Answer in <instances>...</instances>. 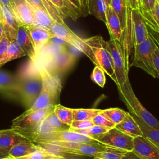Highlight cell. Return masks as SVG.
I'll list each match as a JSON object with an SVG mask.
<instances>
[{
	"label": "cell",
	"mask_w": 159,
	"mask_h": 159,
	"mask_svg": "<svg viewBox=\"0 0 159 159\" xmlns=\"http://www.w3.org/2000/svg\"><path fill=\"white\" fill-rule=\"evenodd\" d=\"M149 35L140 9L130 11V42L132 48L143 42Z\"/></svg>",
	"instance_id": "cell-10"
},
{
	"label": "cell",
	"mask_w": 159,
	"mask_h": 159,
	"mask_svg": "<svg viewBox=\"0 0 159 159\" xmlns=\"http://www.w3.org/2000/svg\"><path fill=\"white\" fill-rule=\"evenodd\" d=\"M51 159H76L75 158H61V157H57V158H51Z\"/></svg>",
	"instance_id": "cell-52"
},
{
	"label": "cell",
	"mask_w": 159,
	"mask_h": 159,
	"mask_svg": "<svg viewBox=\"0 0 159 159\" xmlns=\"http://www.w3.org/2000/svg\"><path fill=\"white\" fill-rule=\"evenodd\" d=\"M141 12L147 28L159 32V1L157 0L152 10Z\"/></svg>",
	"instance_id": "cell-29"
},
{
	"label": "cell",
	"mask_w": 159,
	"mask_h": 159,
	"mask_svg": "<svg viewBox=\"0 0 159 159\" xmlns=\"http://www.w3.org/2000/svg\"><path fill=\"white\" fill-rule=\"evenodd\" d=\"M103 113L116 125L120 122L126 115V112L119 108H109L103 110Z\"/></svg>",
	"instance_id": "cell-33"
},
{
	"label": "cell",
	"mask_w": 159,
	"mask_h": 159,
	"mask_svg": "<svg viewBox=\"0 0 159 159\" xmlns=\"http://www.w3.org/2000/svg\"><path fill=\"white\" fill-rule=\"evenodd\" d=\"M4 34V28H3V25L1 24V22H0V39L2 37V35Z\"/></svg>",
	"instance_id": "cell-50"
},
{
	"label": "cell",
	"mask_w": 159,
	"mask_h": 159,
	"mask_svg": "<svg viewBox=\"0 0 159 159\" xmlns=\"http://www.w3.org/2000/svg\"><path fill=\"white\" fill-rule=\"evenodd\" d=\"M92 120H73L70 125L69 129H85L94 125Z\"/></svg>",
	"instance_id": "cell-39"
},
{
	"label": "cell",
	"mask_w": 159,
	"mask_h": 159,
	"mask_svg": "<svg viewBox=\"0 0 159 159\" xmlns=\"http://www.w3.org/2000/svg\"><path fill=\"white\" fill-rule=\"evenodd\" d=\"M109 50L111 53L114 73L117 78V87H121L129 80L128 73L130 66L128 64L125 52L122 44L117 40L110 39L107 41Z\"/></svg>",
	"instance_id": "cell-7"
},
{
	"label": "cell",
	"mask_w": 159,
	"mask_h": 159,
	"mask_svg": "<svg viewBox=\"0 0 159 159\" xmlns=\"http://www.w3.org/2000/svg\"><path fill=\"white\" fill-rule=\"evenodd\" d=\"M106 4V6H109L111 5V0H104Z\"/></svg>",
	"instance_id": "cell-51"
},
{
	"label": "cell",
	"mask_w": 159,
	"mask_h": 159,
	"mask_svg": "<svg viewBox=\"0 0 159 159\" xmlns=\"http://www.w3.org/2000/svg\"><path fill=\"white\" fill-rule=\"evenodd\" d=\"M50 31L54 37L61 39L72 45L86 55L96 66H99L93 52L91 47L86 42L85 39H83L76 34L67 26L63 20L54 22L50 29Z\"/></svg>",
	"instance_id": "cell-3"
},
{
	"label": "cell",
	"mask_w": 159,
	"mask_h": 159,
	"mask_svg": "<svg viewBox=\"0 0 159 159\" xmlns=\"http://www.w3.org/2000/svg\"><path fill=\"white\" fill-rule=\"evenodd\" d=\"M58 157L47 152L42 148L41 150L32 152L29 155L15 158V159H51L53 158H57Z\"/></svg>",
	"instance_id": "cell-36"
},
{
	"label": "cell",
	"mask_w": 159,
	"mask_h": 159,
	"mask_svg": "<svg viewBox=\"0 0 159 159\" xmlns=\"http://www.w3.org/2000/svg\"><path fill=\"white\" fill-rule=\"evenodd\" d=\"M54 106L38 109L28 114H22L12 120V129H29L39 125L53 111Z\"/></svg>",
	"instance_id": "cell-9"
},
{
	"label": "cell",
	"mask_w": 159,
	"mask_h": 159,
	"mask_svg": "<svg viewBox=\"0 0 159 159\" xmlns=\"http://www.w3.org/2000/svg\"><path fill=\"white\" fill-rule=\"evenodd\" d=\"M158 1H159V0H158Z\"/></svg>",
	"instance_id": "cell-56"
},
{
	"label": "cell",
	"mask_w": 159,
	"mask_h": 159,
	"mask_svg": "<svg viewBox=\"0 0 159 159\" xmlns=\"http://www.w3.org/2000/svg\"><path fill=\"white\" fill-rule=\"evenodd\" d=\"M0 22L3 25L4 31L9 40L15 39L18 27L20 26L12 9L0 2Z\"/></svg>",
	"instance_id": "cell-12"
},
{
	"label": "cell",
	"mask_w": 159,
	"mask_h": 159,
	"mask_svg": "<svg viewBox=\"0 0 159 159\" xmlns=\"http://www.w3.org/2000/svg\"><path fill=\"white\" fill-rule=\"evenodd\" d=\"M0 2H1L2 4L9 6V7L11 9V4L10 0H0Z\"/></svg>",
	"instance_id": "cell-49"
},
{
	"label": "cell",
	"mask_w": 159,
	"mask_h": 159,
	"mask_svg": "<svg viewBox=\"0 0 159 159\" xmlns=\"http://www.w3.org/2000/svg\"><path fill=\"white\" fill-rule=\"evenodd\" d=\"M29 140L17 134L12 129L0 130V148L9 150L12 147L22 142Z\"/></svg>",
	"instance_id": "cell-21"
},
{
	"label": "cell",
	"mask_w": 159,
	"mask_h": 159,
	"mask_svg": "<svg viewBox=\"0 0 159 159\" xmlns=\"http://www.w3.org/2000/svg\"><path fill=\"white\" fill-rule=\"evenodd\" d=\"M106 146L100 143H78L76 148L73 150L74 154L76 155H86L94 157L98 153L102 152Z\"/></svg>",
	"instance_id": "cell-25"
},
{
	"label": "cell",
	"mask_w": 159,
	"mask_h": 159,
	"mask_svg": "<svg viewBox=\"0 0 159 159\" xmlns=\"http://www.w3.org/2000/svg\"><path fill=\"white\" fill-rule=\"evenodd\" d=\"M129 151L107 147L101 152L98 153L94 159H122L123 156Z\"/></svg>",
	"instance_id": "cell-31"
},
{
	"label": "cell",
	"mask_w": 159,
	"mask_h": 159,
	"mask_svg": "<svg viewBox=\"0 0 159 159\" xmlns=\"http://www.w3.org/2000/svg\"><path fill=\"white\" fill-rule=\"evenodd\" d=\"M39 71L42 80L40 93L32 107L22 113L24 114L57 104L62 89L60 79L45 67H40Z\"/></svg>",
	"instance_id": "cell-1"
},
{
	"label": "cell",
	"mask_w": 159,
	"mask_h": 159,
	"mask_svg": "<svg viewBox=\"0 0 159 159\" xmlns=\"http://www.w3.org/2000/svg\"><path fill=\"white\" fill-rule=\"evenodd\" d=\"M11 9L20 25L29 27L35 25V21L26 0H10Z\"/></svg>",
	"instance_id": "cell-13"
},
{
	"label": "cell",
	"mask_w": 159,
	"mask_h": 159,
	"mask_svg": "<svg viewBox=\"0 0 159 159\" xmlns=\"http://www.w3.org/2000/svg\"><path fill=\"white\" fill-rule=\"evenodd\" d=\"M86 42L91 47L95 58L100 66L110 78L117 84L115 75L112 58L109 50L107 42L101 36H94L85 39Z\"/></svg>",
	"instance_id": "cell-6"
},
{
	"label": "cell",
	"mask_w": 159,
	"mask_h": 159,
	"mask_svg": "<svg viewBox=\"0 0 159 159\" xmlns=\"http://www.w3.org/2000/svg\"><path fill=\"white\" fill-rule=\"evenodd\" d=\"M71 4L76 12L80 17L84 14V8L82 3V0H67Z\"/></svg>",
	"instance_id": "cell-41"
},
{
	"label": "cell",
	"mask_w": 159,
	"mask_h": 159,
	"mask_svg": "<svg viewBox=\"0 0 159 159\" xmlns=\"http://www.w3.org/2000/svg\"><path fill=\"white\" fill-rule=\"evenodd\" d=\"M153 62L157 74V78H159V46L158 45L153 54Z\"/></svg>",
	"instance_id": "cell-43"
},
{
	"label": "cell",
	"mask_w": 159,
	"mask_h": 159,
	"mask_svg": "<svg viewBox=\"0 0 159 159\" xmlns=\"http://www.w3.org/2000/svg\"><path fill=\"white\" fill-rule=\"evenodd\" d=\"M116 129L133 138L143 136L141 130L130 112H126L124 119L116 125Z\"/></svg>",
	"instance_id": "cell-20"
},
{
	"label": "cell",
	"mask_w": 159,
	"mask_h": 159,
	"mask_svg": "<svg viewBox=\"0 0 159 159\" xmlns=\"http://www.w3.org/2000/svg\"><path fill=\"white\" fill-rule=\"evenodd\" d=\"M25 28L38 55L39 54L41 49L52 38L54 37L50 30L39 26L34 25Z\"/></svg>",
	"instance_id": "cell-15"
},
{
	"label": "cell",
	"mask_w": 159,
	"mask_h": 159,
	"mask_svg": "<svg viewBox=\"0 0 159 159\" xmlns=\"http://www.w3.org/2000/svg\"><path fill=\"white\" fill-rule=\"evenodd\" d=\"M45 120L49 125L56 131L68 130L70 128L69 125L64 124L60 120L53 111L48 115Z\"/></svg>",
	"instance_id": "cell-34"
},
{
	"label": "cell",
	"mask_w": 159,
	"mask_h": 159,
	"mask_svg": "<svg viewBox=\"0 0 159 159\" xmlns=\"http://www.w3.org/2000/svg\"><path fill=\"white\" fill-rule=\"evenodd\" d=\"M27 2H32V3H34V4H35L43 8H45V7L43 6V4H42V0H26Z\"/></svg>",
	"instance_id": "cell-48"
},
{
	"label": "cell",
	"mask_w": 159,
	"mask_h": 159,
	"mask_svg": "<svg viewBox=\"0 0 159 159\" xmlns=\"http://www.w3.org/2000/svg\"><path fill=\"white\" fill-rule=\"evenodd\" d=\"M58 11L62 19L67 17L76 20L80 16L67 0H48Z\"/></svg>",
	"instance_id": "cell-27"
},
{
	"label": "cell",
	"mask_w": 159,
	"mask_h": 159,
	"mask_svg": "<svg viewBox=\"0 0 159 159\" xmlns=\"http://www.w3.org/2000/svg\"><path fill=\"white\" fill-rule=\"evenodd\" d=\"M85 2H86V0H82V3H83V8H84H84H85Z\"/></svg>",
	"instance_id": "cell-53"
},
{
	"label": "cell",
	"mask_w": 159,
	"mask_h": 159,
	"mask_svg": "<svg viewBox=\"0 0 159 159\" xmlns=\"http://www.w3.org/2000/svg\"><path fill=\"white\" fill-rule=\"evenodd\" d=\"M0 93L10 98H18L17 77L0 71Z\"/></svg>",
	"instance_id": "cell-19"
},
{
	"label": "cell",
	"mask_w": 159,
	"mask_h": 159,
	"mask_svg": "<svg viewBox=\"0 0 159 159\" xmlns=\"http://www.w3.org/2000/svg\"><path fill=\"white\" fill-rule=\"evenodd\" d=\"M122 159H142L132 151L127 152L122 158Z\"/></svg>",
	"instance_id": "cell-46"
},
{
	"label": "cell",
	"mask_w": 159,
	"mask_h": 159,
	"mask_svg": "<svg viewBox=\"0 0 159 159\" xmlns=\"http://www.w3.org/2000/svg\"><path fill=\"white\" fill-rule=\"evenodd\" d=\"M103 110L98 109H73V120H89Z\"/></svg>",
	"instance_id": "cell-30"
},
{
	"label": "cell",
	"mask_w": 159,
	"mask_h": 159,
	"mask_svg": "<svg viewBox=\"0 0 159 159\" xmlns=\"http://www.w3.org/2000/svg\"><path fill=\"white\" fill-rule=\"evenodd\" d=\"M9 156V150L0 148V159H4Z\"/></svg>",
	"instance_id": "cell-47"
},
{
	"label": "cell",
	"mask_w": 159,
	"mask_h": 159,
	"mask_svg": "<svg viewBox=\"0 0 159 159\" xmlns=\"http://www.w3.org/2000/svg\"><path fill=\"white\" fill-rule=\"evenodd\" d=\"M99 143L110 147L132 151L134 147V138L125 134L116 127L107 132L93 137Z\"/></svg>",
	"instance_id": "cell-8"
},
{
	"label": "cell",
	"mask_w": 159,
	"mask_h": 159,
	"mask_svg": "<svg viewBox=\"0 0 159 159\" xmlns=\"http://www.w3.org/2000/svg\"><path fill=\"white\" fill-rule=\"evenodd\" d=\"M14 40L23 50L25 55H27L32 61H35L38 54L34 48L26 28L24 26L20 25L18 27Z\"/></svg>",
	"instance_id": "cell-16"
},
{
	"label": "cell",
	"mask_w": 159,
	"mask_h": 159,
	"mask_svg": "<svg viewBox=\"0 0 159 159\" xmlns=\"http://www.w3.org/2000/svg\"><path fill=\"white\" fill-rule=\"evenodd\" d=\"M70 130L78 132L80 134L93 138V137L96 135L107 132L109 129L101 126L94 125L92 127L88 129H70Z\"/></svg>",
	"instance_id": "cell-35"
},
{
	"label": "cell",
	"mask_w": 159,
	"mask_h": 159,
	"mask_svg": "<svg viewBox=\"0 0 159 159\" xmlns=\"http://www.w3.org/2000/svg\"><path fill=\"white\" fill-rule=\"evenodd\" d=\"M106 8L104 0H86L84 14H91L106 24Z\"/></svg>",
	"instance_id": "cell-22"
},
{
	"label": "cell",
	"mask_w": 159,
	"mask_h": 159,
	"mask_svg": "<svg viewBox=\"0 0 159 159\" xmlns=\"http://www.w3.org/2000/svg\"><path fill=\"white\" fill-rule=\"evenodd\" d=\"M42 148L36 143L30 141H24L12 147L9 150V155L14 158H17L29 155L35 151L41 150Z\"/></svg>",
	"instance_id": "cell-24"
},
{
	"label": "cell",
	"mask_w": 159,
	"mask_h": 159,
	"mask_svg": "<svg viewBox=\"0 0 159 159\" xmlns=\"http://www.w3.org/2000/svg\"><path fill=\"white\" fill-rule=\"evenodd\" d=\"M148 29V32L149 34V35L152 37V38L153 39V40L155 41V42L156 43V44L159 46V32H155L148 28H147Z\"/></svg>",
	"instance_id": "cell-45"
},
{
	"label": "cell",
	"mask_w": 159,
	"mask_h": 159,
	"mask_svg": "<svg viewBox=\"0 0 159 159\" xmlns=\"http://www.w3.org/2000/svg\"><path fill=\"white\" fill-rule=\"evenodd\" d=\"M132 152L142 159H159V149L143 136L134 138Z\"/></svg>",
	"instance_id": "cell-14"
},
{
	"label": "cell",
	"mask_w": 159,
	"mask_h": 159,
	"mask_svg": "<svg viewBox=\"0 0 159 159\" xmlns=\"http://www.w3.org/2000/svg\"><path fill=\"white\" fill-rule=\"evenodd\" d=\"M41 75L37 72L17 77V96L23 104L29 109L38 98L42 89Z\"/></svg>",
	"instance_id": "cell-4"
},
{
	"label": "cell",
	"mask_w": 159,
	"mask_h": 159,
	"mask_svg": "<svg viewBox=\"0 0 159 159\" xmlns=\"http://www.w3.org/2000/svg\"><path fill=\"white\" fill-rule=\"evenodd\" d=\"M157 45L149 35L142 42L135 45L134 58L130 66L139 68L153 78H157V74L153 62V54Z\"/></svg>",
	"instance_id": "cell-5"
},
{
	"label": "cell",
	"mask_w": 159,
	"mask_h": 159,
	"mask_svg": "<svg viewBox=\"0 0 159 159\" xmlns=\"http://www.w3.org/2000/svg\"><path fill=\"white\" fill-rule=\"evenodd\" d=\"M94 125L101 126L103 127L107 128L109 129H112L116 127V124L112 122L104 113L103 111L96 115L93 119Z\"/></svg>",
	"instance_id": "cell-37"
},
{
	"label": "cell",
	"mask_w": 159,
	"mask_h": 159,
	"mask_svg": "<svg viewBox=\"0 0 159 159\" xmlns=\"http://www.w3.org/2000/svg\"><path fill=\"white\" fill-rule=\"evenodd\" d=\"M4 159H9V157H7V158H4Z\"/></svg>",
	"instance_id": "cell-55"
},
{
	"label": "cell",
	"mask_w": 159,
	"mask_h": 159,
	"mask_svg": "<svg viewBox=\"0 0 159 159\" xmlns=\"http://www.w3.org/2000/svg\"><path fill=\"white\" fill-rule=\"evenodd\" d=\"M9 43V40L4 33L2 37L0 39V59L2 58V57L6 52Z\"/></svg>",
	"instance_id": "cell-42"
},
{
	"label": "cell",
	"mask_w": 159,
	"mask_h": 159,
	"mask_svg": "<svg viewBox=\"0 0 159 159\" xmlns=\"http://www.w3.org/2000/svg\"><path fill=\"white\" fill-rule=\"evenodd\" d=\"M27 4L32 14L35 26H39L50 30L55 21L47 11L35 4L29 2H27Z\"/></svg>",
	"instance_id": "cell-18"
},
{
	"label": "cell",
	"mask_w": 159,
	"mask_h": 159,
	"mask_svg": "<svg viewBox=\"0 0 159 159\" xmlns=\"http://www.w3.org/2000/svg\"><path fill=\"white\" fill-rule=\"evenodd\" d=\"M119 96L130 113L141 119L147 125L159 129V120L150 113L140 103L134 94L129 80L118 88Z\"/></svg>",
	"instance_id": "cell-2"
},
{
	"label": "cell",
	"mask_w": 159,
	"mask_h": 159,
	"mask_svg": "<svg viewBox=\"0 0 159 159\" xmlns=\"http://www.w3.org/2000/svg\"><path fill=\"white\" fill-rule=\"evenodd\" d=\"M9 159H15V158H14V157H11V155H9Z\"/></svg>",
	"instance_id": "cell-54"
},
{
	"label": "cell",
	"mask_w": 159,
	"mask_h": 159,
	"mask_svg": "<svg viewBox=\"0 0 159 159\" xmlns=\"http://www.w3.org/2000/svg\"><path fill=\"white\" fill-rule=\"evenodd\" d=\"M51 66L53 70L58 72H63L66 70L71 64V57L66 52L61 51L55 54L52 58Z\"/></svg>",
	"instance_id": "cell-26"
},
{
	"label": "cell",
	"mask_w": 159,
	"mask_h": 159,
	"mask_svg": "<svg viewBox=\"0 0 159 159\" xmlns=\"http://www.w3.org/2000/svg\"><path fill=\"white\" fill-rule=\"evenodd\" d=\"M104 73V71L100 66H96L91 75V80L101 88H104L106 83Z\"/></svg>",
	"instance_id": "cell-38"
},
{
	"label": "cell",
	"mask_w": 159,
	"mask_h": 159,
	"mask_svg": "<svg viewBox=\"0 0 159 159\" xmlns=\"http://www.w3.org/2000/svg\"><path fill=\"white\" fill-rule=\"evenodd\" d=\"M106 25L110 34V39L120 42L122 30L120 22L111 5L106 6Z\"/></svg>",
	"instance_id": "cell-17"
},
{
	"label": "cell",
	"mask_w": 159,
	"mask_h": 159,
	"mask_svg": "<svg viewBox=\"0 0 159 159\" xmlns=\"http://www.w3.org/2000/svg\"><path fill=\"white\" fill-rule=\"evenodd\" d=\"M131 115L139 125L142 133L143 137L152 142L159 149V129H155L147 125L141 119L135 115L133 114H131Z\"/></svg>",
	"instance_id": "cell-23"
},
{
	"label": "cell",
	"mask_w": 159,
	"mask_h": 159,
	"mask_svg": "<svg viewBox=\"0 0 159 159\" xmlns=\"http://www.w3.org/2000/svg\"><path fill=\"white\" fill-rule=\"evenodd\" d=\"M26 55L23 50L17 43L15 40L9 41L7 48L0 59V66L9 62L11 60L21 58Z\"/></svg>",
	"instance_id": "cell-28"
},
{
	"label": "cell",
	"mask_w": 159,
	"mask_h": 159,
	"mask_svg": "<svg viewBox=\"0 0 159 159\" xmlns=\"http://www.w3.org/2000/svg\"><path fill=\"white\" fill-rule=\"evenodd\" d=\"M48 141H63L78 143H99L96 140L86 135L80 134L71 130L56 131L48 134L40 138L36 139L32 141L34 143L48 142Z\"/></svg>",
	"instance_id": "cell-11"
},
{
	"label": "cell",
	"mask_w": 159,
	"mask_h": 159,
	"mask_svg": "<svg viewBox=\"0 0 159 159\" xmlns=\"http://www.w3.org/2000/svg\"><path fill=\"white\" fill-rule=\"evenodd\" d=\"M129 10L140 9V0H125Z\"/></svg>",
	"instance_id": "cell-44"
},
{
	"label": "cell",
	"mask_w": 159,
	"mask_h": 159,
	"mask_svg": "<svg viewBox=\"0 0 159 159\" xmlns=\"http://www.w3.org/2000/svg\"><path fill=\"white\" fill-rule=\"evenodd\" d=\"M53 112L62 122L69 126L73 121V109L57 104L54 106Z\"/></svg>",
	"instance_id": "cell-32"
},
{
	"label": "cell",
	"mask_w": 159,
	"mask_h": 159,
	"mask_svg": "<svg viewBox=\"0 0 159 159\" xmlns=\"http://www.w3.org/2000/svg\"><path fill=\"white\" fill-rule=\"evenodd\" d=\"M157 0H140V9L142 12L151 11L153 9Z\"/></svg>",
	"instance_id": "cell-40"
}]
</instances>
